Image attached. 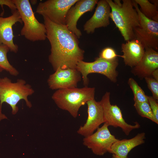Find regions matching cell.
<instances>
[{"instance_id": "cell-1", "label": "cell", "mask_w": 158, "mask_h": 158, "mask_svg": "<svg viewBox=\"0 0 158 158\" xmlns=\"http://www.w3.org/2000/svg\"><path fill=\"white\" fill-rule=\"evenodd\" d=\"M43 17L51 47L49 61L54 70L76 69L78 63L83 60L85 53L79 46L78 38L66 25L56 24Z\"/></svg>"}, {"instance_id": "cell-2", "label": "cell", "mask_w": 158, "mask_h": 158, "mask_svg": "<svg viewBox=\"0 0 158 158\" xmlns=\"http://www.w3.org/2000/svg\"><path fill=\"white\" fill-rule=\"evenodd\" d=\"M111 11L110 18L126 42L134 39V29L140 26L139 16L132 0H106Z\"/></svg>"}, {"instance_id": "cell-3", "label": "cell", "mask_w": 158, "mask_h": 158, "mask_svg": "<svg viewBox=\"0 0 158 158\" xmlns=\"http://www.w3.org/2000/svg\"><path fill=\"white\" fill-rule=\"evenodd\" d=\"M34 92L31 85L26 83L23 79H19L16 82H12L6 77L0 78V120L7 118L1 113V106L3 103L8 104L11 108L12 114H15L18 110L17 105L22 99L25 101L28 107H32L28 97Z\"/></svg>"}, {"instance_id": "cell-4", "label": "cell", "mask_w": 158, "mask_h": 158, "mask_svg": "<svg viewBox=\"0 0 158 158\" xmlns=\"http://www.w3.org/2000/svg\"><path fill=\"white\" fill-rule=\"evenodd\" d=\"M95 92L94 87L87 86L60 89L53 93L51 97L59 108L68 111L75 118L80 107L95 98Z\"/></svg>"}, {"instance_id": "cell-5", "label": "cell", "mask_w": 158, "mask_h": 158, "mask_svg": "<svg viewBox=\"0 0 158 158\" xmlns=\"http://www.w3.org/2000/svg\"><path fill=\"white\" fill-rule=\"evenodd\" d=\"M24 23L21 35L32 41H44L47 38L46 29L44 24L36 18L28 0H12Z\"/></svg>"}, {"instance_id": "cell-6", "label": "cell", "mask_w": 158, "mask_h": 158, "mask_svg": "<svg viewBox=\"0 0 158 158\" xmlns=\"http://www.w3.org/2000/svg\"><path fill=\"white\" fill-rule=\"evenodd\" d=\"M118 64V58L114 60L109 61L98 57L92 62H87L83 60L78 62L76 69L82 75L83 85L85 86H87L89 80L87 76L90 73L103 75L111 81L116 82L118 75L116 69Z\"/></svg>"}, {"instance_id": "cell-7", "label": "cell", "mask_w": 158, "mask_h": 158, "mask_svg": "<svg viewBox=\"0 0 158 158\" xmlns=\"http://www.w3.org/2000/svg\"><path fill=\"white\" fill-rule=\"evenodd\" d=\"M134 7L138 13L140 26L133 30L134 39L138 40L145 49H158V22L150 19L141 12L138 5L132 0Z\"/></svg>"}, {"instance_id": "cell-8", "label": "cell", "mask_w": 158, "mask_h": 158, "mask_svg": "<svg viewBox=\"0 0 158 158\" xmlns=\"http://www.w3.org/2000/svg\"><path fill=\"white\" fill-rule=\"evenodd\" d=\"M78 0H48L39 3L36 12L60 25H65L67 13Z\"/></svg>"}, {"instance_id": "cell-9", "label": "cell", "mask_w": 158, "mask_h": 158, "mask_svg": "<svg viewBox=\"0 0 158 158\" xmlns=\"http://www.w3.org/2000/svg\"><path fill=\"white\" fill-rule=\"evenodd\" d=\"M110 95V92H106L99 101L103 108L104 123L109 126L120 128L126 135H128L133 130L139 128L140 125L137 122L134 125L126 123L119 107L111 104Z\"/></svg>"}, {"instance_id": "cell-10", "label": "cell", "mask_w": 158, "mask_h": 158, "mask_svg": "<svg viewBox=\"0 0 158 158\" xmlns=\"http://www.w3.org/2000/svg\"><path fill=\"white\" fill-rule=\"evenodd\" d=\"M108 127L104 123L95 133L85 137L83 139V145L97 155H103L107 152H109L112 145L118 139L111 134Z\"/></svg>"}, {"instance_id": "cell-11", "label": "cell", "mask_w": 158, "mask_h": 158, "mask_svg": "<svg viewBox=\"0 0 158 158\" xmlns=\"http://www.w3.org/2000/svg\"><path fill=\"white\" fill-rule=\"evenodd\" d=\"M49 76L47 82L52 90L77 87L81 74L76 69L58 68Z\"/></svg>"}, {"instance_id": "cell-12", "label": "cell", "mask_w": 158, "mask_h": 158, "mask_svg": "<svg viewBox=\"0 0 158 158\" xmlns=\"http://www.w3.org/2000/svg\"><path fill=\"white\" fill-rule=\"evenodd\" d=\"M98 1L97 0H78L68 10L66 17L65 25L78 39L82 35L81 32L77 27L78 20L86 12L92 11Z\"/></svg>"}, {"instance_id": "cell-13", "label": "cell", "mask_w": 158, "mask_h": 158, "mask_svg": "<svg viewBox=\"0 0 158 158\" xmlns=\"http://www.w3.org/2000/svg\"><path fill=\"white\" fill-rule=\"evenodd\" d=\"M86 104L87 118L86 123L77 131L78 134L84 137L93 133L101 124L104 123L103 108L99 101H96L94 98L88 101Z\"/></svg>"}, {"instance_id": "cell-14", "label": "cell", "mask_w": 158, "mask_h": 158, "mask_svg": "<svg viewBox=\"0 0 158 158\" xmlns=\"http://www.w3.org/2000/svg\"><path fill=\"white\" fill-rule=\"evenodd\" d=\"M21 23L22 21L18 11L16 10L12 12V15L7 17L0 16V45L7 46L10 50L14 53L18 51V46L13 42V26L16 23Z\"/></svg>"}, {"instance_id": "cell-15", "label": "cell", "mask_w": 158, "mask_h": 158, "mask_svg": "<svg viewBox=\"0 0 158 158\" xmlns=\"http://www.w3.org/2000/svg\"><path fill=\"white\" fill-rule=\"evenodd\" d=\"M92 16L83 25V30L87 34L94 33L95 29L105 27L110 24V7L106 0L98 1Z\"/></svg>"}, {"instance_id": "cell-16", "label": "cell", "mask_w": 158, "mask_h": 158, "mask_svg": "<svg viewBox=\"0 0 158 158\" xmlns=\"http://www.w3.org/2000/svg\"><path fill=\"white\" fill-rule=\"evenodd\" d=\"M158 68V52L152 48L145 49L144 55L138 63L132 68L131 72L140 80L151 77L152 72Z\"/></svg>"}, {"instance_id": "cell-17", "label": "cell", "mask_w": 158, "mask_h": 158, "mask_svg": "<svg viewBox=\"0 0 158 158\" xmlns=\"http://www.w3.org/2000/svg\"><path fill=\"white\" fill-rule=\"evenodd\" d=\"M121 47L123 54L120 57L123 59L126 65L131 68L138 63L145 51V48L142 44L135 38L122 44Z\"/></svg>"}, {"instance_id": "cell-18", "label": "cell", "mask_w": 158, "mask_h": 158, "mask_svg": "<svg viewBox=\"0 0 158 158\" xmlns=\"http://www.w3.org/2000/svg\"><path fill=\"white\" fill-rule=\"evenodd\" d=\"M145 138V133L142 132L130 139H118L112 145L109 152L121 158H126L133 148L144 143Z\"/></svg>"}, {"instance_id": "cell-19", "label": "cell", "mask_w": 158, "mask_h": 158, "mask_svg": "<svg viewBox=\"0 0 158 158\" xmlns=\"http://www.w3.org/2000/svg\"><path fill=\"white\" fill-rule=\"evenodd\" d=\"M140 7V10L148 18L158 22V6L148 0H134Z\"/></svg>"}, {"instance_id": "cell-20", "label": "cell", "mask_w": 158, "mask_h": 158, "mask_svg": "<svg viewBox=\"0 0 158 158\" xmlns=\"http://www.w3.org/2000/svg\"><path fill=\"white\" fill-rule=\"evenodd\" d=\"M9 50L7 46L3 44L0 45V67L11 75L16 76L19 74V73L10 63L8 59L7 55Z\"/></svg>"}, {"instance_id": "cell-21", "label": "cell", "mask_w": 158, "mask_h": 158, "mask_svg": "<svg viewBox=\"0 0 158 158\" xmlns=\"http://www.w3.org/2000/svg\"><path fill=\"white\" fill-rule=\"evenodd\" d=\"M133 106L138 114L141 117L147 118L158 124L148 102H134Z\"/></svg>"}, {"instance_id": "cell-22", "label": "cell", "mask_w": 158, "mask_h": 158, "mask_svg": "<svg viewBox=\"0 0 158 158\" xmlns=\"http://www.w3.org/2000/svg\"><path fill=\"white\" fill-rule=\"evenodd\" d=\"M128 83L133 92L134 102H148L147 96L134 79L129 78Z\"/></svg>"}, {"instance_id": "cell-23", "label": "cell", "mask_w": 158, "mask_h": 158, "mask_svg": "<svg viewBox=\"0 0 158 158\" xmlns=\"http://www.w3.org/2000/svg\"><path fill=\"white\" fill-rule=\"evenodd\" d=\"M120 56L117 54L115 50L111 47H107L103 49L100 53L99 58L107 61H111L118 58Z\"/></svg>"}, {"instance_id": "cell-24", "label": "cell", "mask_w": 158, "mask_h": 158, "mask_svg": "<svg viewBox=\"0 0 158 158\" xmlns=\"http://www.w3.org/2000/svg\"><path fill=\"white\" fill-rule=\"evenodd\" d=\"M147 87L151 91L152 97L158 100V81L152 77H146L145 78Z\"/></svg>"}, {"instance_id": "cell-25", "label": "cell", "mask_w": 158, "mask_h": 158, "mask_svg": "<svg viewBox=\"0 0 158 158\" xmlns=\"http://www.w3.org/2000/svg\"><path fill=\"white\" fill-rule=\"evenodd\" d=\"M148 103L156 121L158 122V100L152 96H147Z\"/></svg>"}, {"instance_id": "cell-26", "label": "cell", "mask_w": 158, "mask_h": 158, "mask_svg": "<svg viewBox=\"0 0 158 158\" xmlns=\"http://www.w3.org/2000/svg\"><path fill=\"white\" fill-rule=\"evenodd\" d=\"M0 5L3 9L4 5L8 6L11 9L12 12L17 10L16 7L12 0H0Z\"/></svg>"}, {"instance_id": "cell-27", "label": "cell", "mask_w": 158, "mask_h": 158, "mask_svg": "<svg viewBox=\"0 0 158 158\" xmlns=\"http://www.w3.org/2000/svg\"><path fill=\"white\" fill-rule=\"evenodd\" d=\"M151 77L158 81V68L152 72Z\"/></svg>"}, {"instance_id": "cell-28", "label": "cell", "mask_w": 158, "mask_h": 158, "mask_svg": "<svg viewBox=\"0 0 158 158\" xmlns=\"http://www.w3.org/2000/svg\"><path fill=\"white\" fill-rule=\"evenodd\" d=\"M112 158H121L115 154H112ZM125 158H128V157H127Z\"/></svg>"}, {"instance_id": "cell-29", "label": "cell", "mask_w": 158, "mask_h": 158, "mask_svg": "<svg viewBox=\"0 0 158 158\" xmlns=\"http://www.w3.org/2000/svg\"><path fill=\"white\" fill-rule=\"evenodd\" d=\"M4 69L1 67H0V73L1 72L3 71Z\"/></svg>"}]
</instances>
